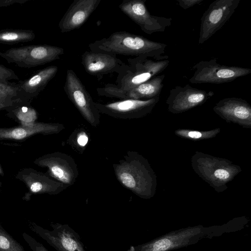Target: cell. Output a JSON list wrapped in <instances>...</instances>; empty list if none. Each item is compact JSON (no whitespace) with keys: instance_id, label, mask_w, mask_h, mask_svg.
Listing matches in <instances>:
<instances>
[{"instance_id":"6da1fadb","label":"cell","mask_w":251,"mask_h":251,"mask_svg":"<svg viewBox=\"0 0 251 251\" xmlns=\"http://www.w3.org/2000/svg\"><path fill=\"white\" fill-rule=\"evenodd\" d=\"M113 167L119 182L135 195L147 199L155 194L157 176L148 160L138 152L127 151Z\"/></svg>"},{"instance_id":"7a4b0ae2","label":"cell","mask_w":251,"mask_h":251,"mask_svg":"<svg viewBox=\"0 0 251 251\" xmlns=\"http://www.w3.org/2000/svg\"><path fill=\"white\" fill-rule=\"evenodd\" d=\"M167 46L164 43L154 42L125 31L115 32L108 38L96 41L90 45V49L94 51L151 57L156 60H165L168 58V56L163 55Z\"/></svg>"},{"instance_id":"3957f363","label":"cell","mask_w":251,"mask_h":251,"mask_svg":"<svg viewBox=\"0 0 251 251\" xmlns=\"http://www.w3.org/2000/svg\"><path fill=\"white\" fill-rule=\"evenodd\" d=\"M191 163L194 172L218 192L227 189V184L242 171L229 160L198 151L192 156Z\"/></svg>"},{"instance_id":"277c9868","label":"cell","mask_w":251,"mask_h":251,"mask_svg":"<svg viewBox=\"0 0 251 251\" xmlns=\"http://www.w3.org/2000/svg\"><path fill=\"white\" fill-rule=\"evenodd\" d=\"M129 70L123 76L118 85L108 84L98 88L100 95L120 98L126 92L134 88L162 73L169 65L168 59L152 60L145 57L131 60Z\"/></svg>"},{"instance_id":"5b68a950","label":"cell","mask_w":251,"mask_h":251,"mask_svg":"<svg viewBox=\"0 0 251 251\" xmlns=\"http://www.w3.org/2000/svg\"><path fill=\"white\" fill-rule=\"evenodd\" d=\"M64 53V49L59 47L34 45L0 51V56L8 63H15L19 67L30 68L58 59Z\"/></svg>"},{"instance_id":"8992f818","label":"cell","mask_w":251,"mask_h":251,"mask_svg":"<svg viewBox=\"0 0 251 251\" xmlns=\"http://www.w3.org/2000/svg\"><path fill=\"white\" fill-rule=\"evenodd\" d=\"M192 69L194 73L189 81L194 84L229 82L251 73V69L221 65L216 58L201 61L194 65Z\"/></svg>"},{"instance_id":"52a82bcc","label":"cell","mask_w":251,"mask_h":251,"mask_svg":"<svg viewBox=\"0 0 251 251\" xmlns=\"http://www.w3.org/2000/svg\"><path fill=\"white\" fill-rule=\"evenodd\" d=\"M64 89L68 98L83 118L93 127L99 126L100 113L85 87L72 70L67 71Z\"/></svg>"},{"instance_id":"ba28073f","label":"cell","mask_w":251,"mask_h":251,"mask_svg":"<svg viewBox=\"0 0 251 251\" xmlns=\"http://www.w3.org/2000/svg\"><path fill=\"white\" fill-rule=\"evenodd\" d=\"M240 0H216L210 3L201 18L199 43L208 40L228 21Z\"/></svg>"},{"instance_id":"9c48e42d","label":"cell","mask_w":251,"mask_h":251,"mask_svg":"<svg viewBox=\"0 0 251 251\" xmlns=\"http://www.w3.org/2000/svg\"><path fill=\"white\" fill-rule=\"evenodd\" d=\"M33 163L47 168L48 176L68 186L75 182L78 175L77 166L74 159L59 151L44 154L36 158Z\"/></svg>"},{"instance_id":"30bf717a","label":"cell","mask_w":251,"mask_h":251,"mask_svg":"<svg viewBox=\"0 0 251 251\" xmlns=\"http://www.w3.org/2000/svg\"><path fill=\"white\" fill-rule=\"evenodd\" d=\"M145 0H124L120 4L121 11L148 34L163 32L171 25L172 19L151 14Z\"/></svg>"},{"instance_id":"8fae6325","label":"cell","mask_w":251,"mask_h":251,"mask_svg":"<svg viewBox=\"0 0 251 251\" xmlns=\"http://www.w3.org/2000/svg\"><path fill=\"white\" fill-rule=\"evenodd\" d=\"M159 97L148 100L125 99L106 104L94 102L100 113L120 119H134L149 114L159 101Z\"/></svg>"},{"instance_id":"7c38bea8","label":"cell","mask_w":251,"mask_h":251,"mask_svg":"<svg viewBox=\"0 0 251 251\" xmlns=\"http://www.w3.org/2000/svg\"><path fill=\"white\" fill-rule=\"evenodd\" d=\"M15 177L25 183L27 188L28 191L23 197V200L26 201L33 195H56L69 186L53 179L46 174L29 167L19 171Z\"/></svg>"},{"instance_id":"4fadbf2b","label":"cell","mask_w":251,"mask_h":251,"mask_svg":"<svg viewBox=\"0 0 251 251\" xmlns=\"http://www.w3.org/2000/svg\"><path fill=\"white\" fill-rule=\"evenodd\" d=\"M214 95L212 91L207 92L189 84L176 86L170 91L166 103L171 113H181L202 105Z\"/></svg>"},{"instance_id":"5bb4252c","label":"cell","mask_w":251,"mask_h":251,"mask_svg":"<svg viewBox=\"0 0 251 251\" xmlns=\"http://www.w3.org/2000/svg\"><path fill=\"white\" fill-rule=\"evenodd\" d=\"M213 110L226 122L236 124L246 128H251V106L244 99L224 98L215 105Z\"/></svg>"},{"instance_id":"9a60e30c","label":"cell","mask_w":251,"mask_h":251,"mask_svg":"<svg viewBox=\"0 0 251 251\" xmlns=\"http://www.w3.org/2000/svg\"><path fill=\"white\" fill-rule=\"evenodd\" d=\"M28 226L33 232L58 251H85L72 233L61 226L52 225V231L46 229L30 221H28Z\"/></svg>"},{"instance_id":"2e32d148","label":"cell","mask_w":251,"mask_h":251,"mask_svg":"<svg viewBox=\"0 0 251 251\" xmlns=\"http://www.w3.org/2000/svg\"><path fill=\"white\" fill-rule=\"evenodd\" d=\"M64 128L59 123L35 122L31 125H20L9 127H0V142L21 141L38 134L44 135L57 134Z\"/></svg>"},{"instance_id":"e0dca14e","label":"cell","mask_w":251,"mask_h":251,"mask_svg":"<svg viewBox=\"0 0 251 251\" xmlns=\"http://www.w3.org/2000/svg\"><path fill=\"white\" fill-rule=\"evenodd\" d=\"M100 0H75L60 20L58 26L62 33L79 28L96 9Z\"/></svg>"},{"instance_id":"ac0fdd59","label":"cell","mask_w":251,"mask_h":251,"mask_svg":"<svg viewBox=\"0 0 251 251\" xmlns=\"http://www.w3.org/2000/svg\"><path fill=\"white\" fill-rule=\"evenodd\" d=\"M57 71V66H50L39 70L28 78L16 83L20 98L24 101L31 102L43 90L55 76Z\"/></svg>"},{"instance_id":"d6986e66","label":"cell","mask_w":251,"mask_h":251,"mask_svg":"<svg viewBox=\"0 0 251 251\" xmlns=\"http://www.w3.org/2000/svg\"><path fill=\"white\" fill-rule=\"evenodd\" d=\"M81 63L86 72L93 75H100L116 71L123 62L108 53L85 51Z\"/></svg>"},{"instance_id":"ffe728a7","label":"cell","mask_w":251,"mask_h":251,"mask_svg":"<svg viewBox=\"0 0 251 251\" xmlns=\"http://www.w3.org/2000/svg\"><path fill=\"white\" fill-rule=\"evenodd\" d=\"M165 75H156L123 94L120 99L148 100L159 97Z\"/></svg>"},{"instance_id":"44dd1931","label":"cell","mask_w":251,"mask_h":251,"mask_svg":"<svg viewBox=\"0 0 251 251\" xmlns=\"http://www.w3.org/2000/svg\"><path fill=\"white\" fill-rule=\"evenodd\" d=\"M30 103L18 104L7 111L6 115L21 124L20 125H31L37 119L36 110L30 105Z\"/></svg>"},{"instance_id":"7402d4cb","label":"cell","mask_w":251,"mask_h":251,"mask_svg":"<svg viewBox=\"0 0 251 251\" xmlns=\"http://www.w3.org/2000/svg\"><path fill=\"white\" fill-rule=\"evenodd\" d=\"M35 34L29 29H5L0 30V43L13 45L33 41Z\"/></svg>"},{"instance_id":"603a6c76","label":"cell","mask_w":251,"mask_h":251,"mask_svg":"<svg viewBox=\"0 0 251 251\" xmlns=\"http://www.w3.org/2000/svg\"><path fill=\"white\" fill-rule=\"evenodd\" d=\"M220 127L206 131L178 129L175 131V133L176 136L182 138L193 141H199L214 138L220 133Z\"/></svg>"},{"instance_id":"cb8c5ba5","label":"cell","mask_w":251,"mask_h":251,"mask_svg":"<svg viewBox=\"0 0 251 251\" xmlns=\"http://www.w3.org/2000/svg\"><path fill=\"white\" fill-rule=\"evenodd\" d=\"M0 102L20 104L31 102L24 101L20 98L16 83L5 84L0 82Z\"/></svg>"},{"instance_id":"d4e9b609","label":"cell","mask_w":251,"mask_h":251,"mask_svg":"<svg viewBox=\"0 0 251 251\" xmlns=\"http://www.w3.org/2000/svg\"><path fill=\"white\" fill-rule=\"evenodd\" d=\"M0 251H26L24 247L1 225H0Z\"/></svg>"},{"instance_id":"484cf974","label":"cell","mask_w":251,"mask_h":251,"mask_svg":"<svg viewBox=\"0 0 251 251\" xmlns=\"http://www.w3.org/2000/svg\"><path fill=\"white\" fill-rule=\"evenodd\" d=\"M69 144L80 152L84 150V147L88 144L89 136L87 132L82 129L75 130L68 139Z\"/></svg>"},{"instance_id":"4316f807","label":"cell","mask_w":251,"mask_h":251,"mask_svg":"<svg viewBox=\"0 0 251 251\" xmlns=\"http://www.w3.org/2000/svg\"><path fill=\"white\" fill-rule=\"evenodd\" d=\"M19 78L13 70L0 64V82L10 84L9 81L12 79L18 80Z\"/></svg>"},{"instance_id":"83f0119b","label":"cell","mask_w":251,"mask_h":251,"mask_svg":"<svg viewBox=\"0 0 251 251\" xmlns=\"http://www.w3.org/2000/svg\"><path fill=\"white\" fill-rule=\"evenodd\" d=\"M22 236L32 251H48L42 244L26 233L24 232Z\"/></svg>"},{"instance_id":"f1b7e54d","label":"cell","mask_w":251,"mask_h":251,"mask_svg":"<svg viewBox=\"0 0 251 251\" xmlns=\"http://www.w3.org/2000/svg\"><path fill=\"white\" fill-rule=\"evenodd\" d=\"M203 0H177L179 5L183 9H187L196 4H200Z\"/></svg>"},{"instance_id":"f546056e","label":"cell","mask_w":251,"mask_h":251,"mask_svg":"<svg viewBox=\"0 0 251 251\" xmlns=\"http://www.w3.org/2000/svg\"><path fill=\"white\" fill-rule=\"evenodd\" d=\"M28 0H0V7H6L15 3L23 4Z\"/></svg>"},{"instance_id":"4dcf8cb0","label":"cell","mask_w":251,"mask_h":251,"mask_svg":"<svg viewBox=\"0 0 251 251\" xmlns=\"http://www.w3.org/2000/svg\"><path fill=\"white\" fill-rule=\"evenodd\" d=\"M18 104H19L0 102V111L2 110H6L7 111Z\"/></svg>"},{"instance_id":"1f68e13d","label":"cell","mask_w":251,"mask_h":251,"mask_svg":"<svg viewBox=\"0 0 251 251\" xmlns=\"http://www.w3.org/2000/svg\"><path fill=\"white\" fill-rule=\"evenodd\" d=\"M4 176V172L2 169V166L0 164V176ZM2 187V183L0 181V192L1 191V188Z\"/></svg>"}]
</instances>
